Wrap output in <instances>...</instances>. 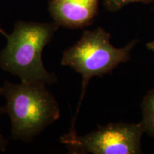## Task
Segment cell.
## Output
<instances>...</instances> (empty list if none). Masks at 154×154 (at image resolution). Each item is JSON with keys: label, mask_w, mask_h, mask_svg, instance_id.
Returning a JSON list of instances; mask_svg holds the SVG:
<instances>
[{"label": "cell", "mask_w": 154, "mask_h": 154, "mask_svg": "<svg viewBox=\"0 0 154 154\" xmlns=\"http://www.w3.org/2000/svg\"><path fill=\"white\" fill-rule=\"evenodd\" d=\"M59 28L54 22L18 21L13 32L5 36L7 44L0 51V69L19 77L22 82L57 83V76L45 69L42 57Z\"/></svg>", "instance_id": "obj_1"}, {"label": "cell", "mask_w": 154, "mask_h": 154, "mask_svg": "<svg viewBox=\"0 0 154 154\" xmlns=\"http://www.w3.org/2000/svg\"><path fill=\"white\" fill-rule=\"evenodd\" d=\"M0 96L7 101L4 109L10 119L13 140L29 143L60 117L57 99L43 83L5 81Z\"/></svg>", "instance_id": "obj_2"}, {"label": "cell", "mask_w": 154, "mask_h": 154, "mask_svg": "<svg viewBox=\"0 0 154 154\" xmlns=\"http://www.w3.org/2000/svg\"><path fill=\"white\" fill-rule=\"evenodd\" d=\"M111 38L110 33L101 27L86 30L76 44L63 51L61 64L70 67L82 76L79 103L73 121H76L90 80L109 74L119 64L128 61L138 42L136 38L119 48L111 44Z\"/></svg>", "instance_id": "obj_3"}, {"label": "cell", "mask_w": 154, "mask_h": 154, "mask_svg": "<svg viewBox=\"0 0 154 154\" xmlns=\"http://www.w3.org/2000/svg\"><path fill=\"white\" fill-rule=\"evenodd\" d=\"M75 128V126H71L69 131L60 138V141L70 153H143L141 139L145 132L140 122L111 123L82 136H79Z\"/></svg>", "instance_id": "obj_4"}, {"label": "cell", "mask_w": 154, "mask_h": 154, "mask_svg": "<svg viewBox=\"0 0 154 154\" xmlns=\"http://www.w3.org/2000/svg\"><path fill=\"white\" fill-rule=\"evenodd\" d=\"M100 0H50V17L60 26L82 29L93 23L98 14Z\"/></svg>", "instance_id": "obj_5"}, {"label": "cell", "mask_w": 154, "mask_h": 154, "mask_svg": "<svg viewBox=\"0 0 154 154\" xmlns=\"http://www.w3.org/2000/svg\"><path fill=\"white\" fill-rule=\"evenodd\" d=\"M141 123L144 132L154 138V88L144 96L141 103Z\"/></svg>", "instance_id": "obj_6"}, {"label": "cell", "mask_w": 154, "mask_h": 154, "mask_svg": "<svg viewBox=\"0 0 154 154\" xmlns=\"http://www.w3.org/2000/svg\"><path fill=\"white\" fill-rule=\"evenodd\" d=\"M153 2L154 0H103V5L108 11L114 12L132 3L150 4Z\"/></svg>", "instance_id": "obj_7"}, {"label": "cell", "mask_w": 154, "mask_h": 154, "mask_svg": "<svg viewBox=\"0 0 154 154\" xmlns=\"http://www.w3.org/2000/svg\"><path fill=\"white\" fill-rule=\"evenodd\" d=\"M9 142L4 136L0 134V151L5 152L7 150V147L8 146Z\"/></svg>", "instance_id": "obj_8"}, {"label": "cell", "mask_w": 154, "mask_h": 154, "mask_svg": "<svg viewBox=\"0 0 154 154\" xmlns=\"http://www.w3.org/2000/svg\"><path fill=\"white\" fill-rule=\"evenodd\" d=\"M146 47H147L148 49L153 51L154 53V41L148 42V43L146 44Z\"/></svg>", "instance_id": "obj_9"}, {"label": "cell", "mask_w": 154, "mask_h": 154, "mask_svg": "<svg viewBox=\"0 0 154 154\" xmlns=\"http://www.w3.org/2000/svg\"><path fill=\"white\" fill-rule=\"evenodd\" d=\"M0 34H1L2 35H3L4 36H5V37L7 35V33L5 32V30H4V29L2 27L1 24H0Z\"/></svg>", "instance_id": "obj_10"}, {"label": "cell", "mask_w": 154, "mask_h": 154, "mask_svg": "<svg viewBox=\"0 0 154 154\" xmlns=\"http://www.w3.org/2000/svg\"><path fill=\"white\" fill-rule=\"evenodd\" d=\"M3 113H5V109H4V107L0 106V117L2 116Z\"/></svg>", "instance_id": "obj_11"}]
</instances>
